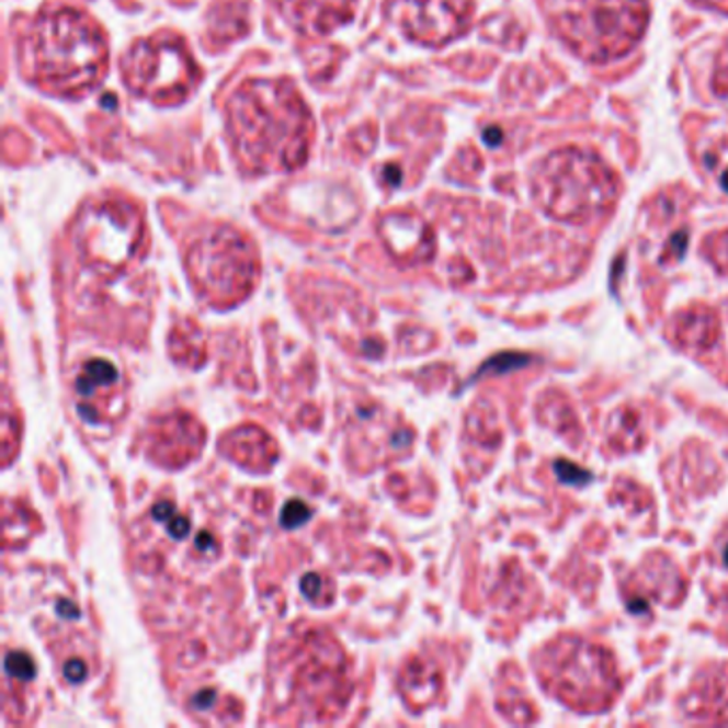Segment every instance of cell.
Returning a JSON list of instances; mask_svg holds the SVG:
<instances>
[{"mask_svg":"<svg viewBox=\"0 0 728 728\" xmlns=\"http://www.w3.org/2000/svg\"><path fill=\"white\" fill-rule=\"evenodd\" d=\"M703 252L716 265L718 272L728 274V231H718L703 243Z\"/></svg>","mask_w":728,"mask_h":728,"instance_id":"cell-16","label":"cell"},{"mask_svg":"<svg viewBox=\"0 0 728 728\" xmlns=\"http://www.w3.org/2000/svg\"><path fill=\"white\" fill-rule=\"evenodd\" d=\"M71 236L90 261L122 265L144 238V216L137 205L124 200L90 203L76 218Z\"/></svg>","mask_w":728,"mask_h":728,"instance_id":"cell-8","label":"cell"},{"mask_svg":"<svg viewBox=\"0 0 728 728\" xmlns=\"http://www.w3.org/2000/svg\"><path fill=\"white\" fill-rule=\"evenodd\" d=\"M227 133L248 173H284L310 157L312 114L288 80H246L227 101Z\"/></svg>","mask_w":728,"mask_h":728,"instance_id":"cell-1","label":"cell"},{"mask_svg":"<svg viewBox=\"0 0 728 728\" xmlns=\"http://www.w3.org/2000/svg\"><path fill=\"white\" fill-rule=\"evenodd\" d=\"M649 24L648 0H567L558 35L585 62L605 65L633 52Z\"/></svg>","mask_w":728,"mask_h":728,"instance_id":"cell-4","label":"cell"},{"mask_svg":"<svg viewBox=\"0 0 728 728\" xmlns=\"http://www.w3.org/2000/svg\"><path fill=\"white\" fill-rule=\"evenodd\" d=\"M212 701H214V692L212 690H207V692H200V696L195 698V705H200V707H207V705H212Z\"/></svg>","mask_w":728,"mask_h":728,"instance_id":"cell-26","label":"cell"},{"mask_svg":"<svg viewBox=\"0 0 728 728\" xmlns=\"http://www.w3.org/2000/svg\"><path fill=\"white\" fill-rule=\"evenodd\" d=\"M193 281L209 295L238 297L252 288L259 259L252 242L234 227H216L189 250Z\"/></svg>","mask_w":728,"mask_h":728,"instance_id":"cell-7","label":"cell"},{"mask_svg":"<svg viewBox=\"0 0 728 728\" xmlns=\"http://www.w3.org/2000/svg\"><path fill=\"white\" fill-rule=\"evenodd\" d=\"M378 234L389 252L408 263L425 261L434 252V234L414 212H387L378 220Z\"/></svg>","mask_w":728,"mask_h":728,"instance_id":"cell-11","label":"cell"},{"mask_svg":"<svg viewBox=\"0 0 728 728\" xmlns=\"http://www.w3.org/2000/svg\"><path fill=\"white\" fill-rule=\"evenodd\" d=\"M534 200L556 220L588 223L619 200V180L607 162L581 148H560L538 164Z\"/></svg>","mask_w":728,"mask_h":728,"instance_id":"cell-3","label":"cell"},{"mask_svg":"<svg viewBox=\"0 0 728 728\" xmlns=\"http://www.w3.org/2000/svg\"><path fill=\"white\" fill-rule=\"evenodd\" d=\"M152 515H155L159 522H169V520L175 515V511H173V507H171V504L161 502V504H157V507H155Z\"/></svg>","mask_w":728,"mask_h":728,"instance_id":"cell-23","label":"cell"},{"mask_svg":"<svg viewBox=\"0 0 728 728\" xmlns=\"http://www.w3.org/2000/svg\"><path fill=\"white\" fill-rule=\"evenodd\" d=\"M701 698H703L705 709H709L712 714H718L723 720H728V673L709 680L705 690L701 692Z\"/></svg>","mask_w":728,"mask_h":728,"instance_id":"cell-15","label":"cell"},{"mask_svg":"<svg viewBox=\"0 0 728 728\" xmlns=\"http://www.w3.org/2000/svg\"><path fill=\"white\" fill-rule=\"evenodd\" d=\"M197 547H209V534H200L197 538Z\"/></svg>","mask_w":728,"mask_h":728,"instance_id":"cell-27","label":"cell"},{"mask_svg":"<svg viewBox=\"0 0 728 728\" xmlns=\"http://www.w3.org/2000/svg\"><path fill=\"white\" fill-rule=\"evenodd\" d=\"M167 524H169V532H171L173 538H184L189 534V530H191V524L184 517H180V515H173Z\"/></svg>","mask_w":728,"mask_h":728,"instance_id":"cell-21","label":"cell"},{"mask_svg":"<svg viewBox=\"0 0 728 728\" xmlns=\"http://www.w3.org/2000/svg\"><path fill=\"white\" fill-rule=\"evenodd\" d=\"M686 246H689V236H686V231H680L678 236L671 238L669 248H667V254H669V252H675V259H682ZM667 254H664V257H667Z\"/></svg>","mask_w":728,"mask_h":728,"instance_id":"cell-20","label":"cell"},{"mask_svg":"<svg viewBox=\"0 0 728 728\" xmlns=\"http://www.w3.org/2000/svg\"><path fill=\"white\" fill-rule=\"evenodd\" d=\"M385 175L389 178V184L398 186L400 180H402V169H400V167H394V164H387V167H385Z\"/></svg>","mask_w":728,"mask_h":728,"instance_id":"cell-24","label":"cell"},{"mask_svg":"<svg viewBox=\"0 0 728 728\" xmlns=\"http://www.w3.org/2000/svg\"><path fill=\"white\" fill-rule=\"evenodd\" d=\"M118 372L114 364L105 362V360H92L83 367V374L78 378V391L80 394H90L94 387H107L112 383H116Z\"/></svg>","mask_w":728,"mask_h":728,"instance_id":"cell-14","label":"cell"},{"mask_svg":"<svg viewBox=\"0 0 728 728\" xmlns=\"http://www.w3.org/2000/svg\"><path fill=\"white\" fill-rule=\"evenodd\" d=\"M360 0H276L284 20L306 37H325L355 18Z\"/></svg>","mask_w":728,"mask_h":728,"instance_id":"cell-10","label":"cell"},{"mask_svg":"<svg viewBox=\"0 0 728 728\" xmlns=\"http://www.w3.org/2000/svg\"><path fill=\"white\" fill-rule=\"evenodd\" d=\"M121 69L133 94L161 107L184 103L202 81V69L189 45L169 33L135 41Z\"/></svg>","mask_w":728,"mask_h":728,"instance_id":"cell-5","label":"cell"},{"mask_svg":"<svg viewBox=\"0 0 728 728\" xmlns=\"http://www.w3.org/2000/svg\"><path fill=\"white\" fill-rule=\"evenodd\" d=\"M29 78L56 96H81L96 88L110 62L103 29L80 9H47L22 41Z\"/></svg>","mask_w":728,"mask_h":728,"instance_id":"cell-2","label":"cell"},{"mask_svg":"<svg viewBox=\"0 0 728 728\" xmlns=\"http://www.w3.org/2000/svg\"><path fill=\"white\" fill-rule=\"evenodd\" d=\"M484 137H486V141L489 146H496V144H500V139H502V133H500L498 128H487L486 133H484Z\"/></svg>","mask_w":728,"mask_h":728,"instance_id":"cell-25","label":"cell"},{"mask_svg":"<svg viewBox=\"0 0 728 728\" xmlns=\"http://www.w3.org/2000/svg\"><path fill=\"white\" fill-rule=\"evenodd\" d=\"M248 22L243 15L242 7L236 2H225L212 9L209 13V35L218 39H238L246 33Z\"/></svg>","mask_w":728,"mask_h":728,"instance_id":"cell-13","label":"cell"},{"mask_svg":"<svg viewBox=\"0 0 728 728\" xmlns=\"http://www.w3.org/2000/svg\"><path fill=\"white\" fill-rule=\"evenodd\" d=\"M65 675L69 682L73 684H80L86 678V664L81 660H71L67 667H65Z\"/></svg>","mask_w":728,"mask_h":728,"instance_id":"cell-19","label":"cell"},{"mask_svg":"<svg viewBox=\"0 0 728 728\" xmlns=\"http://www.w3.org/2000/svg\"><path fill=\"white\" fill-rule=\"evenodd\" d=\"M310 509L302 502V500H293L284 507L283 515H281V522H283L284 527H297L302 526L308 517H310Z\"/></svg>","mask_w":728,"mask_h":728,"instance_id":"cell-18","label":"cell"},{"mask_svg":"<svg viewBox=\"0 0 728 728\" xmlns=\"http://www.w3.org/2000/svg\"><path fill=\"white\" fill-rule=\"evenodd\" d=\"M692 2L698 4V7H705V9H712V11L728 15V0H692Z\"/></svg>","mask_w":728,"mask_h":728,"instance_id":"cell-22","label":"cell"},{"mask_svg":"<svg viewBox=\"0 0 728 728\" xmlns=\"http://www.w3.org/2000/svg\"><path fill=\"white\" fill-rule=\"evenodd\" d=\"M720 186H723V189H725V191L728 193V169L725 171V173H723V175H720Z\"/></svg>","mask_w":728,"mask_h":728,"instance_id":"cell-28","label":"cell"},{"mask_svg":"<svg viewBox=\"0 0 728 728\" xmlns=\"http://www.w3.org/2000/svg\"><path fill=\"white\" fill-rule=\"evenodd\" d=\"M4 669L11 678H18V680H33L35 678V664H33L31 656L24 653V651H11L7 656Z\"/></svg>","mask_w":728,"mask_h":728,"instance_id":"cell-17","label":"cell"},{"mask_svg":"<svg viewBox=\"0 0 728 728\" xmlns=\"http://www.w3.org/2000/svg\"><path fill=\"white\" fill-rule=\"evenodd\" d=\"M718 338V317L707 308H690L678 319V340L692 349H707Z\"/></svg>","mask_w":728,"mask_h":728,"instance_id":"cell-12","label":"cell"},{"mask_svg":"<svg viewBox=\"0 0 728 728\" xmlns=\"http://www.w3.org/2000/svg\"><path fill=\"white\" fill-rule=\"evenodd\" d=\"M545 686L575 709H603L619 690L607 649L579 639L558 641L541 660Z\"/></svg>","mask_w":728,"mask_h":728,"instance_id":"cell-6","label":"cell"},{"mask_svg":"<svg viewBox=\"0 0 728 728\" xmlns=\"http://www.w3.org/2000/svg\"><path fill=\"white\" fill-rule=\"evenodd\" d=\"M387 11L408 39L428 47L462 37L473 22L470 0H389Z\"/></svg>","mask_w":728,"mask_h":728,"instance_id":"cell-9","label":"cell"}]
</instances>
